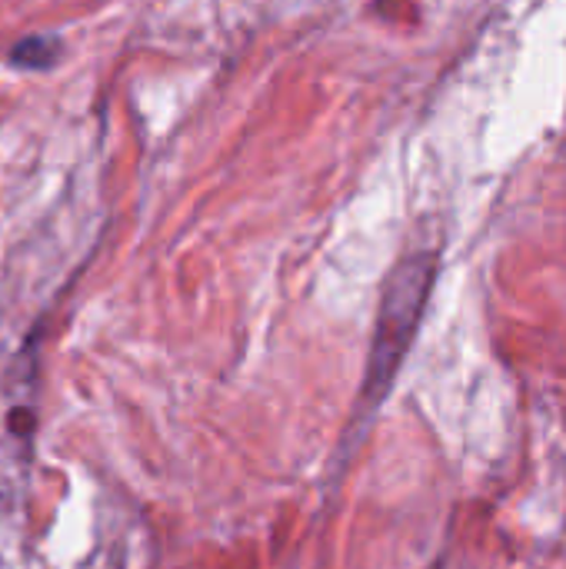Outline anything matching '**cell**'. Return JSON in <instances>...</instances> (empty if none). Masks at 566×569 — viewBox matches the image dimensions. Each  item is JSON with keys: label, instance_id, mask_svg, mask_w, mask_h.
Returning a JSON list of instances; mask_svg holds the SVG:
<instances>
[{"label": "cell", "instance_id": "obj_1", "mask_svg": "<svg viewBox=\"0 0 566 569\" xmlns=\"http://www.w3.org/2000/svg\"><path fill=\"white\" fill-rule=\"evenodd\" d=\"M437 277V257L434 253H414L394 267L387 277L384 297H380V313L374 327V343H370V360L364 373V390H360V413H374L384 397L390 393L427 310L430 290Z\"/></svg>", "mask_w": 566, "mask_h": 569}, {"label": "cell", "instance_id": "obj_2", "mask_svg": "<svg viewBox=\"0 0 566 569\" xmlns=\"http://www.w3.org/2000/svg\"><path fill=\"white\" fill-rule=\"evenodd\" d=\"M40 340H27L0 377V503H17L33 477L40 433Z\"/></svg>", "mask_w": 566, "mask_h": 569}, {"label": "cell", "instance_id": "obj_3", "mask_svg": "<svg viewBox=\"0 0 566 569\" xmlns=\"http://www.w3.org/2000/svg\"><path fill=\"white\" fill-rule=\"evenodd\" d=\"M13 60L23 63V67H47L53 60V43H47V40H23V43H17Z\"/></svg>", "mask_w": 566, "mask_h": 569}]
</instances>
